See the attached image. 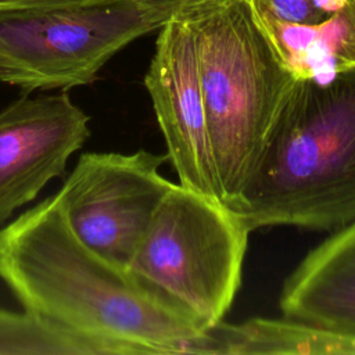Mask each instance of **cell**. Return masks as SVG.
Returning <instances> with one entry per match:
<instances>
[{
    "label": "cell",
    "instance_id": "obj_1",
    "mask_svg": "<svg viewBox=\"0 0 355 355\" xmlns=\"http://www.w3.org/2000/svg\"><path fill=\"white\" fill-rule=\"evenodd\" d=\"M0 280L28 313L104 355L198 354L208 330L87 247L54 196L0 230Z\"/></svg>",
    "mask_w": 355,
    "mask_h": 355
},
{
    "label": "cell",
    "instance_id": "obj_2",
    "mask_svg": "<svg viewBox=\"0 0 355 355\" xmlns=\"http://www.w3.org/2000/svg\"><path fill=\"white\" fill-rule=\"evenodd\" d=\"M251 232H336L355 220V71L294 82L258 165L229 207Z\"/></svg>",
    "mask_w": 355,
    "mask_h": 355
},
{
    "label": "cell",
    "instance_id": "obj_3",
    "mask_svg": "<svg viewBox=\"0 0 355 355\" xmlns=\"http://www.w3.org/2000/svg\"><path fill=\"white\" fill-rule=\"evenodd\" d=\"M219 198L232 207L255 171L295 78L277 58L248 0H190Z\"/></svg>",
    "mask_w": 355,
    "mask_h": 355
},
{
    "label": "cell",
    "instance_id": "obj_4",
    "mask_svg": "<svg viewBox=\"0 0 355 355\" xmlns=\"http://www.w3.org/2000/svg\"><path fill=\"white\" fill-rule=\"evenodd\" d=\"M248 234L223 202L172 183L128 269L209 329L222 322L240 287Z\"/></svg>",
    "mask_w": 355,
    "mask_h": 355
},
{
    "label": "cell",
    "instance_id": "obj_5",
    "mask_svg": "<svg viewBox=\"0 0 355 355\" xmlns=\"http://www.w3.org/2000/svg\"><path fill=\"white\" fill-rule=\"evenodd\" d=\"M186 3L86 0L3 12L0 80L25 94L89 85L118 51L159 29Z\"/></svg>",
    "mask_w": 355,
    "mask_h": 355
},
{
    "label": "cell",
    "instance_id": "obj_6",
    "mask_svg": "<svg viewBox=\"0 0 355 355\" xmlns=\"http://www.w3.org/2000/svg\"><path fill=\"white\" fill-rule=\"evenodd\" d=\"M168 159L146 150L85 153L54 196L75 234L104 258L128 268L172 183L159 173Z\"/></svg>",
    "mask_w": 355,
    "mask_h": 355
},
{
    "label": "cell",
    "instance_id": "obj_7",
    "mask_svg": "<svg viewBox=\"0 0 355 355\" xmlns=\"http://www.w3.org/2000/svg\"><path fill=\"white\" fill-rule=\"evenodd\" d=\"M144 85L179 184L220 201L196 43L178 12L159 28Z\"/></svg>",
    "mask_w": 355,
    "mask_h": 355
},
{
    "label": "cell",
    "instance_id": "obj_8",
    "mask_svg": "<svg viewBox=\"0 0 355 355\" xmlns=\"http://www.w3.org/2000/svg\"><path fill=\"white\" fill-rule=\"evenodd\" d=\"M89 136V115L62 90L28 93L0 110V223L62 176Z\"/></svg>",
    "mask_w": 355,
    "mask_h": 355
},
{
    "label": "cell",
    "instance_id": "obj_9",
    "mask_svg": "<svg viewBox=\"0 0 355 355\" xmlns=\"http://www.w3.org/2000/svg\"><path fill=\"white\" fill-rule=\"evenodd\" d=\"M286 318L355 338V220L312 250L287 277Z\"/></svg>",
    "mask_w": 355,
    "mask_h": 355
},
{
    "label": "cell",
    "instance_id": "obj_10",
    "mask_svg": "<svg viewBox=\"0 0 355 355\" xmlns=\"http://www.w3.org/2000/svg\"><path fill=\"white\" fill-rule=\"evenodd\" d=\"M250 3L277 58L297 80L327 82L355 71V0L312 25L282 21L261 4Z\"/></svg>",
    "mask_w": 355,
    "mask_h": 355
},
{
    "label": "cell",
    "instance_id": "obj_11",
    "mask_svg": "<svg viewBox=\"0 0 355 355\" xmlns=\"http://www.w3.org/2000/svg\"><path fill=\"white\" fill-rule=\"evenodd\" d=\"M198 354H355V338L304 322L251 319L240 324L223 320L209 327Z\"/></svg>",
    "mask_w": 355,
    "mask_h": 355
},
{
    "label": "cell",
    "instance_id": "obj_12",
    "mask_svg": "<svg viewBox=\"0 0 355 355\" xmlns=\"http://www.w3.org/2000/svg\"><path fill=\"white\" fill-rule=\"evenodd\" d=\"M0 355H104L96 344L24 312L0 308Z\"/></svg>",
    "mask_w": 355,
    "mask_h": 355
},
{
    "label": "cell",
    "instance_id": "obj_13",
    "mask_svg": "<svg viewBox=\"0 0 355 355\" xmlns=\"http://www.w3.org/2000/svg\"><path fill=\"white\" fill-rule=\"evenodd\" d=\"M261 4L276 18L291 22L312 25L319 24L336 14L348 0H248Z\"/></svg>",
    "mask_w": 355,
    "mask_h": 355
},
{
    "label": "cell",
    "instance_id": "obj_14",
    "mask_svg": "<svg viewBox=\"0 0 355 355\" xmlns=\"http://www.w3.org/2000/svg\"><path fill=\"white\" fill-rule=\"evenodd\" d=\"M86 0H0V14L11 11H24V10H36L55 7L69 3H78Z\"/></svg>",
    "mask_w": 355,
    "mask_h": 355
},
{
    "label": "cell",
    "instance_id": "obj_15",
    "mask_svg": "<svg viewBox=\"0 0 355 355\" xmlns=\"http://www.w3.org/2000/svg\"><path fill=\"white\" fill-rule=\"evenodd\" d=\"M184 1H189V0H184Z\"/></svg>",
    "mask_w": 355,
    "mask_h": 355
}]
</instances>
